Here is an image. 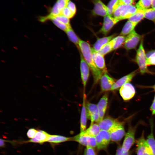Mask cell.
<instances>
[{"label": "cell", "instance_id": "13", "mask_svg": "<svg viewBox=\"0 0 155 155\" xmlns=\"http://www.w3.org/2000/svg\"><path fill=\"white\" fill-rule=\"evenodd\" d=\"M81 55L80 71L81 77L84 91L89 75V66L82 54Z\"/></svg>", "mask_w": 155, "mask_h": 155}, {"label": "cell", "instance_id": "30", "mask_svg": "<svg viewBox=\"0 0 155 155\" xmlns=\"http://www.w3.org/2000/svg\"><path fill=\"white\" fill-rule=\"evenodd\" d=\"M113 40L104 45L98 52L104 56L113 50Z\"/></svg>", "mask_w": 155, "mask_h": 155}, {"label": "cell", "instance_id": "26", "mask_svg": "<svg viewBox=\"0 0 155 155\" xmlns=\"http://www.w3.org/2000/svg\"><path fill=\"white\" fill-rule=\"evenodd\" d=\"M144 18V10L137 9L136 11L128 19L131 22L137 24Z\"/></svg>", "mask_w": 155, "mask_h": 155}, {"label": "cell", "instance_id": "39", "mask_svg": "<svg viewBox=\"0 0 155 155\" xmlns=\"http://www.w3.org/2000/svg\"><path fill=\"white\" fill-rule=\"evenodd\" d=\"M131 152L128 151L126 152L123 151L122 149L121 146H119L117 149L115 155H131Z\"/></svg>", "mask_w": 155, "mask_h": 155}, {"label": "cell", "instance_id": "38", "mask_svg": "<svg viewBox=\"0 0 155 155\" xmlns=\"http://www.w3.org/2000/svg\"><path fill=\"white\" fill-rule=\"evenodd\" d=\"M38 131L37 130L33 128L29 129L27 133L28 137L30 139L34 138Z\"/></svg>", "mask_w": 155, "mask_h": 155}, {"label": "cell", "instance_id": "22", "mask_svg": "<svg viewBox=\"0 0 155 155\" xmlns=\"http://www.w3.org/2000/svg\"><path fill=\"white\" fill-rule=\"evenodd\" d=\"M101 130L98 124L94 123L91 124L90 127L87 129L82 132L88 135L95 137Z\"/></svg>", "mask_w": 155, "mask_h": 155}, {"label": "cell", "instance_id": "25", "mask_svg": "<svg viewBox=\"0 0 155 155\" xmlns=\"http://www.w3.org/2000/svg\"><path fill=\"white\" fill-rule=\"evenodd\" d=\"M137 25L128 20L124 25L120 33V35L124 36L128 35L134 30Z\"/></svg>", "mask_w": 155, "mask_h": 155}, {"label": "cell", "instance_id": "14", "mask_svg": "<svg viewBox=\"0 0 155 155\" xmlns=\"http://www.w3.org/2000/svg\"><path fill=\"white\" fill-rule=\"evenodd\" d=\"M92 13L94 15L105 16L108 15V8L101 0H94Z\"/></svg>", "mask_w": 155, "mask_h": 155}, {"label": "cell", "instance_id": "6", "mask_svg": "<svg viewBox=\"0 0 155 155\" xmlns=\"http://www.w3.org/2000/svg\"><path fill=\"white\" fill-rule=\"evenodd\" d=\"M96 147L98 150L107 148L111 141L110 132L101 130L99 134L95 137Z\"/></svg>", "mask_w": 155, "mask_h": 155}, {"label": "cell", "instance_id": "7", "mask_svg": "<svg viewBox=\"0 0 155 155\" xmlns=\"http://www.w3.org/2000/svg\"><path fill=\"white\" fill-rule=\"evenodd\" d=\"M141 38V36L134 30L125 37L124 47L127 50L135 49Z\"/></svg>", "mask_w": 155, "mask_h": 155}, {"label": "cell", "instance_id": "34", "mask_svg": "<svg viewBox=\"0 0 155 155\" xmlns=\"http://www.w3.org/2000/svg\"><path fill=\"white\" fill-rule=\"evenodd\" d=\"M49 20H51L57 27L65 32L69 28L71 27V26H68L53 17L51 18Z\"/></svg>", "mask_w": 155, "mask_h": 155}, {"label": "cell", "instance_id": "15", "mask_svg": "<svg viewBox=\"0 0 155 155\" xmlns=\"http://www.w3.org/2000/svg\"><path fill=\"white\" fill-rule=\"evenodd\" d=\"M51 135L44 131L40 130L38 131L34 137L27 141H23L22 142H32L42 144L45 142H47Z\"/></svg>", "mask_w": 155, "mask_h": 155}, {"label": "cell", "instance_id": "3", "mask_svg": "<svg viewBox=\"0 0 155 155\" xmlns=\"http://www.w3.org/2000/svg\"><path fill=\"white\" fill-rule=\"evenodd\" d=\"M136 6L132 5L120 4L114 11V17L119 21L129 18L137 11Z\"/></svg>", "mask_w": 155, "mask_h": 155}, {"label": "cell", "instance_id": "1", "mask_svg": "<svg viewBox=\"0 0 155 155\" xmlns=\"http://www.w3.org/2000/svg\"><path fill=\"white\" fill-rule=\"evenodd\" d=\"M79 46L84 57L91 70L94 82L96 83L101 79L103 72L95 63L92 57L91 48L89 44L80 39Z\"/></svg>", "mask_w": 155, "mask_h": 155}, {"label": "cell", "instance_id": "29", "mask_svg": "<svg viewBox=\"0 0 155 155\" xmlns=\"http://www.w3.org/2000/svg\"><path fill=\"white\" fill-rule=\"evenodd\" d=\"M153 0H140L136 4L138 9L145 10L149 9L152 5Z\"/></svg>", "mask_w": 155, "mask_h": 155}, {"label": "cell", "instance_id": "47", "mask_svg": "<svg viewBox=\"0 0 155 155\" xmlns=\"http://www.w3.org/2000/svg\"><path fill=\"white\" fill-rule=\"evenodd\" d=\"M152 87L154 89V90L155 92V84L154 86H152Z\"/></svg>", "mask_w": 155, "mask_h": 155}, {"label": "cell", "instance_id": "48", "mask_svg": "<svg viewBox=\"0 0 155 155\" xmlns=\"http://www.w3.org/2000/svg\"><path fill=\"white\" fill-rule=\"evenodd\" d=\"M66 1H67V2H69V0H66Z\"/></svg>", "mask_w": 155, "mask_h": 155}, {"label": "cell", "instance_id": "27", "mask_svg": "<svg viewBox=\"0 0 155 155\" xmlns=\"http://www.w3.org/2000/svg\"><path fill=\"white\" fill-rule=\"evenodd\" d=\"M121 4L119 0H111L107 6L108 15L112 16L115 10Z\"/></svg>", "mask_w": 155, "mask_h": 155}, {"label": "cell", "instance_id": "28", "mask_svg": "<svg viewBox=\"0 0 155 155\" xmlns=\"http://www.w3.org/2000/svg\"><path fill=\"white\" fill-rule=\"evenodd\" d=\"M65 32L69 40L77 46L79 47V43L80 39L76 35L71 27L69 28Z\"/></svg>", "mask_w": 155, "mask_h": 155}, {"label": "cell", "instance_id": "46", "mask_svg": "<svg viewBox=\"0 0 155 155\" xmlns=\"http://www.w3.org/2000/svg\"><path fill=\"white\" fill-rule=\"evenodd\" d=\"M151 6L152 8L155 9V0H153Z\"/></svg>", "mask_w": 155, "mask_h": 155}, {"label": "cell", "instance_id": "11", "mask_svg": "<svg viewBox=\"0 0 155 155\" xmlns=\"http://www.w3.org/2000/svg\"><path fill=\"white\" fill-rule=\"evenodd\" d=\"M120 122L117 119L107 117L103 119L98 123L101 130L109 132Z\"/></svg>", "mask_w": 155, "mask_h": 155}, {"label": "cell", "instance_id": "36", "mask_svg": "<svg viewBox=\"0 0 155 155\" xmlns=\"http://www.w3.org/2000/svg\"><path fill=\"white\" fill-rule=\"evenodd\" d=\"M61 14L65 16L69 19L72 18L75 15L67 6L62 10Z\"/></svg>", "mask_w": 155, "mask_h": 155}, {"label": "cell", "instance_id": "41", "mask_svg": "<svg viewBox=\"0 0 155 155\" xmlns=\"http://www.w3.org/2000/svg\"><path fill=\"white\" fill-rule=\"evenodd\" d=\"M67 7L75 15L76 11V9L75 4L72 1H69L68 3Z\"/></svg>", "mask_w": 155, "mask_h": 155}, {"label": "cell", "instance_id": "44", "mask_svg": "<svg viewBox=\"0 0 155 155\" xmlns=\"http://www.w3.org/2000/svg\"><path fill=\"white\" fill-rule=\"evenodd\" d=\"M150 109L152 115L155 114V100H153L152 103L150 107Z\"/></svg>", "mask_w": 155, "mask_h": 155}, {"label": "cell", "instance_id": "2", "mask_svg": "<svg viewBox=\"0 0 155 155\" xmlns=\"http://www.w3.org/2000/svg\"><path fill=\"white\" fill-rule=\"evenodd\" d=\"M146 56L143 46V40H142L139 48L136 51L135 61L142 74L145 73L152 74L154 73L148 69L146 64Z\"/></svg>", "mask_w": 155, "mask_h": 155}, {"label": "cell", "instance_id": "32", "mask_svg": "<svg viewBox=\"0 0 155 155\" xmlns=\"http://www.w3.org/2000/svg\"><path fill=\"white\" fill-rule=\"evenodd\" d=\"M147 66H155V50H152L146 53Z\"/></svg>", "mask_w": 155, "mask_h": 155}, {"label": "cell", "instance_id": "10", "mask_svg": "<svg viewBox=\"0 0 155 155\" xmlns=\"http://www.w3.org/2000/svg\"><path fill=\"white\" fill-rule=\"evenodd\" d=\"M120 94L123 100H130L135 95V90L134 86L129 83L122 86L119 90Z\"/></svg>", "mask_w": 155, "mask_h": 155}, {"label": "cell", "instance_id": "24", "mask_svg": "<svg viewBox=\"0 0 155 155\" xmlns=\"http://www.w3.org/2000/svg\"><path fill=\"white\" fill-rule=\"evenodd\" d=\"M71 141V137H67L58 135H51L47 142L51 144H59L67 141Z\"/></svg>", "mask_w": 155, "mask_h": 155}, {"label": "cell", "instance_id": "17", "mask_svg": "<svg viewBox=\"0 0 155 155\" xmlns=\"http://www.w3.org/2000/svg\"><path fill=\"white\" fill-rule=\"evenodd\" d=\"M101 86L103 91L111 90L113 85L115 83L114 80L110 77L107 73L104 72L101 78Z\"/></svg>", "mask_w": 155, "mask_h": 155}, {"label": "cell", "instance_id": "20", "mask_svg": "<svg viewBox=\"0 0 155 155\" xmlns=\"http://www.w3.org/2000/svg\"><path fill=\"white\" fill-rule=\"evenodd\" d=\"M83 103L82 107L80 118V132L86 130L87 123V115L85 104L86 95H83Z\"/></svg>", "mask_w": 155, "mask_h": 155}, {"label": "cell", "instance_id": "16", "mask_svg": "<svg viewBox=\"0 0 155 155\" xmlns=\"http://www.w3.org/2000/svg\"><path fill=\"white\" fill-rule=\"evenodd\" d=\"M92 57L97 67L103 72H107L104 56L101 55L91 48Z\"/></svg>", "mask_w": 155, "mask_h": 155}, {"label": "cell", "instance_id": "19", "mask_svg": "<svg viewBox=\"0 0 155 155\" xmlns=\"http://www.w3.org/2000/svg\"><path fill=\"white\" fill-rule=\"evenodd\" d=\"M108 101V94H105L101 98L97 104L99 115V122L103 119L107 109Z\"/></svg>", "mask_w": 155, "mask_h": 155}, {"label": "cell", "instance_id": "33", "mask_svg": "<svg viewBox=\"0 0 155 155\" xmlns=\"http://www.w3.org/2000/svg\"><path fill=\"white\" fill-rule=\"evenodd\" d=\"M144 18L153 22L155 24V9L149 8L144 10Z\"/></svg>", "mask_w": 155, "mask_h": 155}, {"label": "cell", "instance_id": "9", "mask_svg": "<svg viewBox=\"0 0 155 155\" xmlns=\"http://www.w3.org/2000/svg\"><path fill=\"white\" fill-rule=\"evenodd\" d=\"M87 117L91 121V124L94 122L98 123L99 121V115L97 106L95 104L88 102L86 105Z\"/></svg>", "mask_w": 155, "mask_h": 155}, {"label": "cell", "instance_id": "21", "mask_svg": "<svg viewBox=\"0 0 155 155\" xmlns=\"http://www.w3.org/2000/svg\"><path fill=\"white\" fill-rule=\"evenodd\" d=\"M115 34L98 38L94 44L93 49L95 51L98 52L105 45L110 42L114 38Z\"/></svg>", "mask_w": 155, "mask_h": 155}, {"label": "cell", "instance_id": "4", "mask_svg": "<svg viewBox=\"0 0 155 155\" xmlns=\"http://www.w3.org/2000/svg\"><path fill=\"white\" fill-rule=\"evenodd\" d=\"M136 128V126L133 127L131 125H129L121 146L122 150L123 151H129L131 147L136 142L135 135Z\"/></svg>", "mask_w": 155, "mask_h": 155}, {"label": "cell", "instance_id": "40", "mask_svg": "<svg viewBox=\"0 0 155 155\" xmlns=\"http://www.w3.org/2000/svg\"><path fill=\"white\" fill-rule=\"evenodd\" d=\"M84 155H96L93 148L88 146L86 147Z\"/></svg>", "mask_w": 155, "mask_h": 155}, {"label": "cell", "instance_id": "23", "mask_svg": "<svg viewBox=\"0 0 155 155\" xmlns=\"http://www.w3.org/2000/svg\"><path fill=\"white\" fill-rule=\"evenodd\" d=\"M151 123V132L146 140L147 143L151 151L152 155H155V139L153 134V123Z\"/></svg>", "mask_w": 155, "mask_h": 155}, {"label": "cell", "instance_id": "37", "mask_svg": "<svg viewBox=\"0 0 155 155\" xmlns=\"http://www.w3.org/2000/svg\"><path fill=\"white\" fill-rule=\"evenodd\" d=\"M68 3L66 0H57L56 2L61 11L63 9L67 6Z\"/></svg>", "mask_w": 155, "mask_h": 155}, {"label": "cell", "instance_id": "43", "mask_svg": "<svg viewBox=\"0 0 155 155\" xmlns=\"http://www.w3.org/2000/svg\"><path fill=\"white\" fill-rule=\"evenodd\" d=\"M121 4L125 5H132L133 0H119Z\"/></svg>", "mask_w": 155, "mask_h": 155}, {"label": "cell", "instance_id": "42", "mask_svg": "<svg viewBox=\"0 0 155 155\" xmlns=\"http://www.w3.org/2000/svg\"><path fill=\"white\" fill-rule=\"evenodd\" d=\"M136 144L137 155H144L141 146L139 144Z\"/></svg>", "mask_w": 155, "mask_h": 155}, {"label": "cell", "instance_id": "5", "mask_svg": "<svg viewBox=\"0 0 155 155\" xmlns=\"http://www.w3.org/2000/svg\"><path fill=\"white\" fill-rule=\"evenodd\" d=\"M71 141L77 142L80 144L93 148L96 147L95 137H91L83 133L82 132L77 135L71 137Z\"/></svg>", "mask_w": 155, "mask_h": 155}, {"label": "cell", "instance_id": "8", "mask_svg": "<svg viewBox=\"0 0 155 155\" xmlns=\"http://www.w3.org/2000/svg\"><path fill=\"white\" fill-rule=\"evenodd\" d=\"M109 132L111 141L115 142H120L125 134L123 123L120 122Z\"/></svg>", "mask_w": 155, "mask_h": 155}, {"label": "cell", "instance_id": "12", "mask_svg": "<svg viewBox=\"0 0 155 155\" xmlns=\"http://www.w3.org/2000/svg\"><path fill=\"white\" fill-rule=\"evenodd\" d=\"M119 21L114 17L107 15L104 17L103 26L99 32L106 35L113 27Z\"/></svg>", "mask_w": 155, "mask_h": 155}, {"label": "cell", "instance_id": "18", "mask_svg": "<svg viewBox=\"0 0 155 155\" xmlns=\"http://www.w3.org/2000/svg\"><path fill=\"white\" fill-rule=\"evenodd\" d=\"M137 70H135L129 74L124 76L115 82L111 89L114 90L121 87L124 84L129 83L136 74Z\"/></svg>", "mask_w": 155, "mask_h": 155}, {"label": "cell", "instance_id": "31", "mask_svg": "<svg viewBox=\"0 0 155 155\" xmlns=\"http://www.w3.org/2000/svg\"><path fill=\"white\" fill-rule=\"evenodd\" d=\"M125 39V37L121 35L114 38L112 39L113 42V50L116 49L120 47L124 42Z\"/></svg>", "mask_w": 155, "mask_h": 155}, {"label": "cell", "instance_id": "45", "mask_svg": "<svg viewBox=\"0 0 155 155\" xmlns=\"http://www.w3.org/2000/svg\"><path fill=\"white\" fill-rule=\"evenodd\" d=\"M5 140L2 139H0V146L1 147H4L5 146Z\"/></svg>", "mask_w": 155, "mask_h": 155}, {"label": "cell", "instance_id": "35", "mask_svg": "<svg viewBox=\"0 0 155 155\" xmlns=\"http://www.w3.org/2000/svg\"><path fill=\"white\" fill-rule=\"evenodd\" d=\"M53 17L55 18L56 19L59 20V21L65 24L68 26H71L70 24V21L69 18H68L67 17L65 16L62 15L60 14L58 16H55V17Z\"/></svg>", "mask_w": 155, "mask_h": 155}]
</instances>
